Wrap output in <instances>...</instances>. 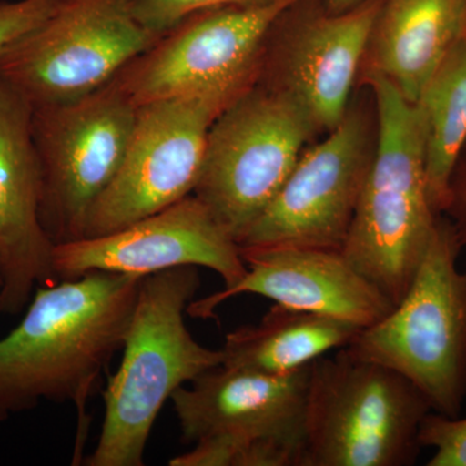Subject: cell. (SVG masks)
Wrapping results in <instances>:
<instances>
[{"label": "cell", "instance_id": "cell-1", "mask_svg": "<svg viewBox=\"0 0 466 466\" xmlns=\"http://www.w3.org/2000/svg\"><path fill=\"white\" fill-rule=\"evenodd\" d=\"M140 276L90 272L43 285L0 339V421L42 401L75 403L79 417L124 346Z\"/></svg>", "mask_w": 466, "mask_h": 466}, {"label": "cell", "instance_id": "cell-2", "mask_svg": "<svg viewBox=\"0 0 466 466\" xmlns=\"http://www.w3.org/2000/svg\"><path fill=\"white\" fill-rule=\"evenodd\" d=\"M198 267L142 279L126 332L124 358L104 391L103 426L88 466H143L150 431L177 389L222 366V350L205 348L186 325L200 289Z\"/></svg>", "mask_w": 466, "mask_h": 466}, {"label": "cell", "instance_id": "cell-3", "mask_svg": "<svg viewBox=\"0 0 466 466\" xmlns=\"http://www.w3.org/2000/svg\"><path fill=\"white\" fill-rule=\"evenodd\" d=\"M375 91L376 150L342 251L392 305L406 296L437 228L429 198L424 134L416 104L381 76Z\"/></svg>", "mask_w": 466, "mask_h": 466}, {"label": "cell", "instance_id": "cell-4", "mask_svg": "<svg viewBox=\"0 0 466 466\" xmlns=\"http://www.w3.org/2000/svg\"><path fill=\"white\" fill-rule=\"evenodd\" d=\"M431 412L397 370L346 348L324 355L309 368L302 466L413 465Z\"/></svg>", "mask_w": 466, "mask_h": 466}, {"label": "cell", "instance_id": "cell-5", "mask_svg": "<svg viewBox=\"0 0 466 466\" xmlns=\"http://www.w3.org/2000/svg\"><path fill=\"white\" fill-rule=\"evenodd\" d=\"M452 223L437 228L403 299L361 329L354 357L397 370L424 394L433 412L459 417L466 400V269Z\"/></svg>", "mask_w": 466, "mask_h": 466}, {"label": "cell", "instance_id": "cell-6", "mask_svg": "<svg viewBox=\"0 0 466 466\" xmlns=\"http://www.w3.org/2000/svg\"><path fill=\"white\" fill-rule=\"evenodd\" d=\"M315 130L289 92L254 85L211 125L193 195L240 241L280 191Z\"/></svg>", "mask_w": 466, "mask_h": 466}, {"label": "cell", "instance_id": "cell-7", "mask_svg": "<svg viewBox=\"0 0 466 466\" xmlns=\"http://www.w3.org/2000/svg\"><path fill=\"white\" fill-rule=\"evenodd\" d=\"M311 364L283 376L219 366L177 389L183 443L207 441L219 466H302Z\"/></svg>", "mask_w": 466, "mask_h": 466}, {"label": "cell", "instance_id": "cell-8", "mask_svg": "<svg viewBox=\"0 0 466 466\" xmlns=\"http://www.w3.org/2000/svg\"><path fill=\"white\" fill-rule=\"evenodd\" d=\"M299 0L198 12L167 30L113 78L135 106L217 95L236 100L258 82L269 34Z\"/></svg>", "mask_w": 466, "mask_h": 466}, {"label": "cell", "instance_id": "cell-9", "mask_svg": "<svg viewBox=\"0 0 466 466\" xmlns=\"http://www.w3.org/2000/svg\"><path fill=\"white\" fill-rule=\"evenodd\" d=\"M137 116L113 81L81 99L33 108L39 219L54 245L85 238L92 207L124 162Z\"/></svg>", "mask_w": 466, "mask_h": 466}, {"label": "cell", "instance_id": "cell-10", "mask_svg": "<svg viewBox=\"0 0 466 466\" xmlns=\"http://www.w3.org/2000/svg\"><path fill=\"white\" fill-rule=\"evenodd\" d=\"M161 36L128 0H61L50 16L0 52V78L33 108L99 90Z\"/></svg>", "mask_w": 466, "mask_h": 466}, {"label": "cell", "instance_id": "cell-11", "mask_svg": "<svg viewBox=\"0 0 466 466\" xmlns=\"http://www.w3.org/2000/svg\"><path fill=\"white\" fill-rule=\"evenodd\" d=\"M233 101L192 95L137 106L124 162L92 207L85 238L115 232L193 195L208 130Z\"/></svg>", "mask_w": 466, "mask_h": 466}, {"label": "cell", "instance_id": "cell-12", "mask_svg": "<svg viewBox=\"0 0 466 466\" xmlns=\"http://www.w3.org/2000/svg\"><path fill=\"white\" fill-rule=\"evenodd\" d=\"M372 156L366 116L349 109L327 139L300 155L274 200L238 242V248L342 250Z\"/></svg>", "mask_w": 466, "mask_h": 466}, {"label": "cell", "instance_id": "cell-13", "mask_svg": "<svg viewBox=\"0 0 466 466\" xmlns=\"http://www.w3.org/2000/svg\"><path fill=\"white\" fill-rule=\"evenodd\" d=\"M52 265L57 281L96 271L146 278L195 266L217 272L229 288L247 274L238 242L195 195L115 232L55 245Z\"/></svg>", "mask_w": 466, "mask_h": 466}, {"label": "cell", "instance_id": "cell-14", "mask_svg": "<svg viewBox=\"0 0 466 466\" xmlns=\"http://www.w3.org/2000/svg\"><path fill=\"white\" fill-rule=\"evenodd\" d=\"M247 274L233 287L192 300L187 314L210 319L222 303L257 294L287 308L315 312L357 325L372 327L394 305L379 288L350 263L342 250L311 247L240 249Z\"/></svg>", "mask_w": 466, "mask_h": 466}, {"label": "cell", "instance_id": "cell-15", "mask_svg": "<svg viewBox=\"0 0 466 466\" xmlns=\"http://www.w3.org/2000/svg\"><path fill=\"white\" fill-rule=\"evenodd\" d=\"M32 116V104L0 78V306L9 315L29 305L36 285L57 283L55 245L39 219L41 170Z\"/></svg>", "mask_w": 466, "mask_h": 466}, {"label": "cell", "instance_id": "cell-16", "mask_svg": "<svg viewBox=\"0 0 466 466\" xmlns=\"http://www.w3.org/2000/svg\"><path fill=\"white\" fill-rule=\"evenodd\" d=\"M380 5L381 0H366L348 11L309 21L285 48L279 81L267 84L289 92L317 130H333L348 113Z\"/></svg>", "mask_w": 466, "mask_h": 466}, {"label": "cell", "instance_id": "cell-17", "mask_svg": "<svg viewBox=\"0 0 466 466\" xmlns=\"http://www.w3.org/2000/svg\"><path fill=\"white\" fill-rule=\"evenodd\" d=\"M466 33V0H381L370 45V75L410 103Z\"/></svg>", "mask_w": 466, "mask_h": 466}, {"label": "cell", "instance_id": "cell-18", "mask_svg": "<svg viewBox=\"0 0 466 466\" xmlns=\"http://www.w3.org/2000/svg\"><path fill=\"white\" fill-rule=\"evenodd\" d=\"M357 325L275 303L258 323L227 334L222 366L283 376L314 363L333 350L348 348Z\"/></svg>", "mask_w": 466, "mask_h": 466}, {"label": "cell", "instance_id": "cell-19", "mask_svg": "<svg viewBox=\"0 0 466 466\" xmlns=\"http://www.w3.org/2000/svg\"><path fill=\"white\" fill-rule=\"evenodd\" d=\"M424 134L429 198L446 211L451 184L466 143V33L431 76L416 103Z\"/></svg>", "mask_w": 466, "mask_h": 466}, {"label": "cell", "instance_id": "cell-20", "mask_svg": "<svg viewBox=\"0 0 466 466\" xmlns=\"http://www.w3.org/2000/svg\"><path fill=\"white\" fill-rule=\"evenodd\" d=\"M134 16L142 25L157 34H164L184 18L225 7H242L267 0H128Z\"/></svg>", "mask_w": 466, "mask_h": 466}, {"label": "cell", "instance_id": "cell-21", "mask_svg": "<svg viewBox=\"0 0 466 466\" xmlns=\"http://www.w3.org/2000/svg\"><path fill=\"white\" fill-rule=\"evenodd\" d=\"M420 441L434 450L428 466H466V419L431 410L422 421Z\"/></svg>", "mask_w": 466, "mask_h": 466}, {"label": "cell", "instance_id": "cell-22", "mask_svg": "<svg viewBox=\"0 0 466 466\" xmlns=\"http://www.w3.org/2000/svg\"><path fill=\"white\" fill-rule=\"evenodd\" d=\"M61 0H0V52L50 16Z\"/></svg>", "mask_w": 466, "mask_h": 466}, {"label": "cell", "instance_id": "cell-23", "mask_svg": "<svg viewBox=\"0 0 466 466\" xmlns=\"http://www.w3.org/2000/svg\"><path fill=\"white\" fill-rule=\"evenodd\" d=\"M452 210L458 218V223H452L458 233L462 248L466 247V182L461 186L451 187V198L446 211Z\"/></svg>", "mask_w": 466, "mask_h": 466}, {"label": "cell", "instance_id": "cell-24", "mask_svg": "<svg viewBox=\"0 0 466 466\" xmlns=\"http://www.w3.org/2000/svg\"><path fill=\"white\" fill-rule=\"evenodd\" d=\"M363 2H366V0H327V5L329 12H342L357 7Z\"/></svg>", "mask_w": 466, "mask_h": 466}, {"label": "cell", "instance_id": "cell-25", "mask_svg": "<svg viewBox=\"0 0 466 466\" xmlns=\"http://www.w3.org/2000/svg\"><path fill=\"white\" fill-rule=\"evenodd\" d=\"M3 288V274H2V266H0V291H2Z\"/></svg>", "mask_w": 466, "mask_h": 466}, {"label": "cell", "instance_id": "cell-26", "mask_svg": "<svg viewBox=\"0 0 466 466\" xmlns=\"http://www.w3.org/2000/svg\"><path fill=\"white\" fill-rule=\"evenodd\" d=\"M3 314V311H2V306H0V315Z\"/></svg>", "mask_w": 466, "mask_h": 466}]
</instances>
